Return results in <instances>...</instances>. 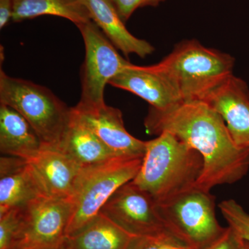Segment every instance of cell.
Here are the masks:
<instances>
[{"mask_svg": "<svg viewBox=\"0 0 249 249\" xmlns=\"http://www.w3.org/2000/svg\"><path fill=\"white\" fill-rule=\"evenodd\" d=\"M204 102L222 116L236 145L249 149V89L245 80L232 75Z\"/></svg>", "mask_w": 249, "mask_h": 249, "instance_id": "cell-11", "label": "cell"}, {"mask_svg": "<svg viewBox=\"0 0 249 249\" xmlns=\"http://www.w3.org/2000/svg\"><path fill=\"white\" fill-rule=\"evenodd\" d=\"M75 110L98 138L117 156L143 157L147 142L139 140L127 132L120 109L105 104Z\"/></svg>", "mask_w": 249, "mask_h": 249, "instance_id": "cell-12", "label": "cell"}, {"mask_svg": "<svg viewBox=\"0 0 249 249\" xmlns=\"http://www.w3.org/2000/svg\"><path fill=\"white\" fill-rule=\"evenodd\" d=\"M43 16L65 18L76 27L91 21L88 9L80 0H14V22Z\"/></svg>", "mask_w": 249, "mask_h": 249, "instance_id": "cell-19", "label": "cell"}, {"mask_svg": "<svg viewBox=\"0 0 249 249\" xmlns=\"http://www.w3.org/2000/svg\"><path fill=\"white\" fill-rule=\"evenodd\" d=\"M0 103L14 108L29 122L43 147L61 150L71 107L42 85L15 78L0 70Z\"/></svg>", "mask_w": 249, "mask_h": 249, "instance_id": "cell-3", "label": "cell"}, {"mask_svg": "<svg viewBox=\"0 0 249 249\" xmlns=\"http://www.w3.org/2000/svg\"><path fill=\"white\" fill-rule=\"evenodd\" d=\"M219 208L229 227L249 243V213L234 199L222 201Z\"/></svg>", "mask_w": 249, "mask_h": 249, "instance_id": "cell-21", "label": "cell"}, {"mask_svg": "<svg viewBox=\"0 0 249 249\" xmlns=\"http://www.w3.org/2000/svg\"><path fill=\"white\" fill-rule=\"evenodd\" d=\"M94 22L116 49L126 56L136 54L145 58L153 53V46L132 35L124 26L111 0H80Z\"/></svg>", "mask_w": 249, "mask_h": 249, "instance_id": "cell-15", "label": "cell"}, {"mask_svg": "<svg viewBox=\"0 0 249 249\" xmlns=\"http://www.w3.org/2000/svg\"><path fill=\"white\" fill-rule=\"evenodd\" d=\"M124 22L128 20L136 10L144 6H158L165 0H111Z\"/></svg>", "mask_w": 249, "mask_h": 249, "instance_id": "cell-22", "label": "cell"}, {"mask_svg": "<svg viewBox=\"0 0 249 249\" xmlns=\"http://www.w3.org/2000/svg\"><path fill=\"white\" fill-rule=\"evenodd\" d=\"M45 196L27 160L2 155L0 158V213L23 208Z\"/></svg>", "mask_w": 249, "mask_h": 249, "instance_id": "cell-14", "label": "cell"}, {"mask_svg": "<svg viewBox=\"0 0 249 249\" xmlns=\"http://www.w3.org/2000/svg\"><path fill=\"white\" fill-rule=\"evenodd\" d=\"M149 134L168 132L199 152L204 166L195 187L211 191L242 179L249 170V149L232 140L222 116L204 101H193L158 110L150 107L145 121Z\"/></svg>", "mask_w": 249, "mask_h": 249, "instance_id": "cell-1", "label": "cell"}, {"mask_svg": "<svg viewBox=\"0 0 249 249\" xmlns=\"http://www.w3.org/2000/svg\"><path fill=\"white\" fill-rule=\"evenodd\" d=\"M203 166L199 152L163 132L147 142L142 166L132 181L159 204L194 187Z\"/></svg>", "mask_w": 249, "mask_h": 249, "instance_id": "cell-2", "label": "cell"}, {"mask_svg": "<svg viewBox=\"0 0 249 249\" xmlns=\"http://www.w3.org/2000/svg\"><path fill=\"white\" fill-rule=\"evenodd\" d=\"M27 161L45 196L71 198L83 167L61 150L47 147Z\"/></svg>", "mask_w": 249, "mask_h": 249, "instance_id": "cell-13", "label": "cell"}, {"mask_svg": "<svg viewBox=\"0 0 249 249\" xmlns=\"http://www.w3.org/2000/svg\"><path fill=\"white\" fill-rule=\"evenodd\" d=\"M109 84L137 95L158 110L183 102L178 88L160 62L151 66L131 63Z\"/></svg>", "mask_w": 249, "mask_h": 249, "instance_id": "cell-10", "label": "cell"}, {"mask_svg": "<svg viewBox=\"0 0 249 249\" xmlns=\"http://www.w3.org/2000/svg\"><path fill=\"white\" fill-rule=\"evenodd\" d=\"M23 208L0 213V249H16L22 231Z\"/></svg>", "mask_w": 249, "mask_h": 249, "instance_id": "cell-20", "label": "cell"}, {"mask_svg": "<svg viewBox=\"0 0 249 249\" xmlns=\"http://www.w3.org/2000/svg\"><path fill=\"white\" fill-rule=\"evenodd\" d=\"M71 198H39L23 208L22 231L16 249H56L71 219Z\"/></svg>", "mask_w": 249, "mask_h": 249, "instance_id": "cell-8", "label": "cell"}, {"mask_svg": "<svg viewBox=\"0 0 249 249\" xmlns=\"http://www.w3.org/2000/svg\"><path fill=\"white\" fill-rule=\"evenodd\" d=\"M99 213L134 237L170 232L157 201L133 181L118 189L103 206Z\"/></svg>", "mask_w": 249, "mask_h": 249, "instance_id": "cell-9", "label": "cell"}, {"mask_svg": "<svg viewBox=\"0 0 249 249\" xmlns=\"http://www.w3.org/2000/svg\"><path fill=\"white\" fill-rule=\"evenodd\" d=\"M84 41L85 60L80 71V108L105 104L106 85L130 65L94 22L77 26Z\"/></svg>", "mask_w": 249, "mask_h": 249, "instance_id": "cell-7", "label": "cell"}, {"mask_svg": "<svg viewBox=\"0 0 249 249\" xmlns=\"http://www.w3.org/2000/svg\"><path fill=\"white\" fill-rule=\"evenodd\" d=\"M134 236L98 213L79 231L65 236L61 249H129Z\"/></svg>", "mask_w": 249, "mask_h": 249, "instance_id": "cell-18", "label": "cell"}, {"mask_svg": "<svg viewBox=\"0 0 249 249\" xmlns=\"http://www.w3.org/2000/svg\"><path fill=\"white\" fill-rule=\"evenodd\" d=\"M14 0H0V29H4L12 20Z\"/></svg>", "mask_w": 249, "mask_h": 249, "instance_id": "cell-24", "label": "cell"}, {"mask_svg": "<svg viewBox=\"0 0 249 249\" xmlns=\"http://www.w3.org/2000/svg\"><path fill=\"white\" fill-rule=\"evenodd\" d=\"M157 204L168 230L191 248L207 249L225 231L209 191L194 186Z\"/></svg>", "mask_w": 249, "mask_h": 249, "instance_id": "cell-6", "label": "cell"}, {"mask_svg": "<svg viewBox=\"0 0 249 249\" xmlns=\"http://www.w3.org/2000/svg\"><path fill=\"white\" fill-rule=\"evenodd\" d=\"M61 249V248H60V247H59V248H56V249Z\"/></svg>", "mask_w": 249, "mask_h": 249, "instance_id": "cell-26", "label": "cell"}, {"mask_svg": "<svg viewBox=\"0 0 249 249\" xmlns=\"http://www.w3.org/2000/svg\"><path fill=\"white\" fill-rule=\"evenodd\" d=\"M160 63L173 80L183 102H188L204 101L233 75L235 59L191 40L176 45Z\"/></svg>", "mask_w": 249, "mask_h": 249, "instance_id": "cell-4", "label": "cell"}, {"mask_svg": "<svg viewBox=\"0 0 249 249\" xmlns=\"http://www.w3.org/2000/svg\"><path fill=\"white\" fill-rule=\"evenodd\" d=\"M61 151L81 167L102 163L116 157L71 107V118Z\"/></svg>", "mask_w": 249, "mask_h": 249, "instance_id": "cell-17", "label": "cell"}, {"mask_svg": "<svg viewBox=\"0 0 249 249\" xmlns=\"http://www.w3.org/2000/svg\"><path fill=\"white\" fill-rule=\"evenodd\" d=\"M142 157L116 156L81 168L71 196L73 211L66 236L76 233L89 224L118 189L136 178Z\"/></svg>", "mask_w": 249, "mask_h": 249, "instance_id": "cell-5", "label": "cell"}, {"mask_svg": "<svg viewBox=\"0 0 249 249\" xmlns=\"http://www.w3.org/2000/svg\"><path fill=\"white\" fill-rule=\"evenodd\" d=\"M244 244L245 240L229 227L206 249H242Z\"/></svg>", "mask_w": 249, "mask_h": 249, "instance_id": "cell-23", "label": "cell"}, {"mask_svg": "<svg viewBox=\"0 0 249 249\" xmlns=\"http://www.w3.org/2000/svg\"><path fill=\"white\" fill-rule=\"evenodd\" d=\"M43 145L29 122L14 108L0 103L1 155L30 160Z\"/></svg>", "mask_w": 249, "mask_h": 249, "instance_id": "cell-16", "label": "cell"}, {"mask_svg": "<svg viewBox=\"0 0 249 249\" xmlns=\"http://www.w3.org/2000/svg\"><path fill=\"white\" fill-rule=\"evenodd\" d=\"M242 249H249V242H246L245 240V244H244L243 247H242Z\"/></svg>", "mask_w": 249, "mask_h": 249, "instance_id": "cell-25", "label": "cell"}]
</instances>
